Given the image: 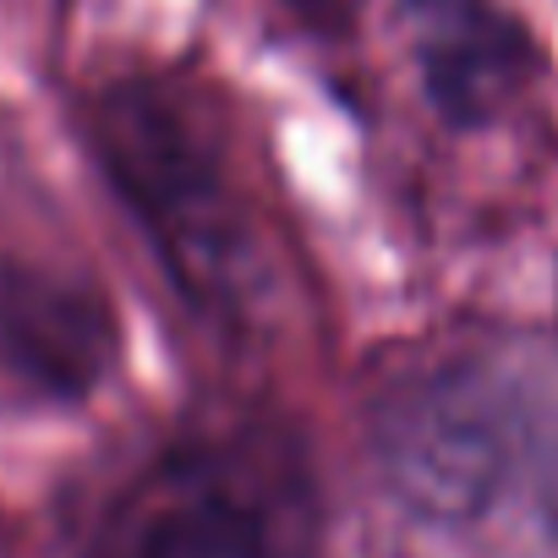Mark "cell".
<instances>
[{
    "instance_id": "1",
    "label": "cell",
    "mask_w": 558,
    "mask_h": 558,
    "mask_svg": "<svg viewBox=\"0 0 558 558\" xmlns=\"http://www.w3.org/2000/svg\"><path fill=\"white\" fill-rule=\"evenodd\" d=\"M83 143L175 296L219 329L263 307V235L214 99L175 72H116L83 99Z\"/></svg>"
},
{
    "instance_id": "2",
    "label": "cell",
    "mask_w": 558,
    "mask_h": 558,
    "mask_svg": "<svg viewBox=\"0 0 558 558\" xmlns=\"http://www.w3.org/2000/svg\"><path fill=\"white\" fill-rule=\"evenodd\" d=\"M324 498L291 433L230 427L148 460L105 509L94 558H313Z\"/></svg>"
},
{
    "instance_id": "3",
    "label": "cell",
    "mask_w": 558,
    "mask_h": 558,
    "mask_svg": "<svg viewBox=\"0 0 558 558\" xmlns=\"http://www.w3.org/2000/svg\"><path fill=\"white\" fill-rule=\"evenodd\" d=\"M367 449L405 514L427 525H471L514 476V411L476 367H422L373 400Z\"/></svg>"
},
{
    "instance_id": "4",
    "label": "cell",
    "mask_w": 558,
    "mask_h": 558,
    "mask_svg": "<svg viewBox=\"0 0 558 558\" xmlns=\"http://www.w3.org/2000/svg\"><path fill=\"white\" fill-rule=\"evenodd\" d=\"M121 367V318L94 274L0 257V405L77 411Z\"/></svg>"
},
{
    "instance_id": "5",
    "label": "cell",
    "mask_w": 558,
    "mask_h": 558,
    "mask_svg": "<svg viewBox=\"0 0 558 558\" xmlns=\"http://www.w3.org/2000/svg\"><path fill=\"white\" fill-rule=\"evenodd\" d=\"M514 77H520V34L487 17L482 7L427 34V88L449 116L460 121L487 116L514 88Z\"/></svg>"
},
{
    "instance_id": "6",
    "label": "cell",
    "mask_w": 558,
    "mask_h": 558,
    "mask_svg": "<svg viewBox=\"0 0 558 558\" xmlns=\"http://www.w3.org/2000/svg\"><path fill=\"white\" fill-rule=\"evenodd\" d=\"M291 7H296L307 23H318V28H345V23L356 17L362 0H291Z\"/></svg>"
},
{
    "instance_id": "7",
    "label": "cell",
    "mask_w": 558,
    "mask_h": 558,
    "mask_svg": "<svg viewBox=\"0 0 558 558\" xmlns=\"http://www.w3.org/2000/svg\"><path fill=\"white\" fill-rule=\"evenodd\" d=\"M411 7L422 12V17H433V28L438 23H454V17H465V12H476L482 0H411Z\"/></svg>"
}]
</instances>
